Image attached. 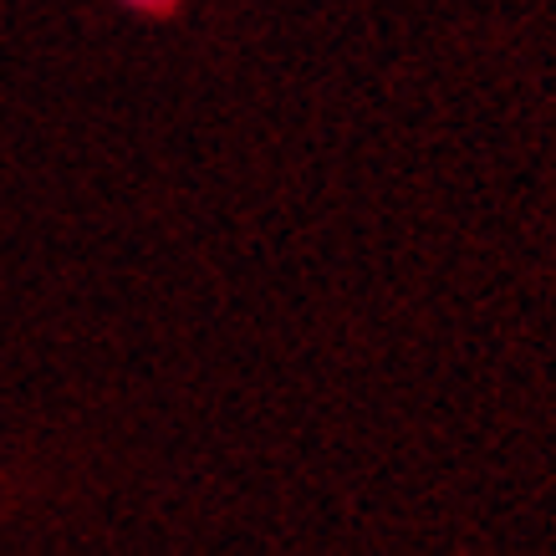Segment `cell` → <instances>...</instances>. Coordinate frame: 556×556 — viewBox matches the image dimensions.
I'll return each instance as SVG.
<instances>
[{
  "mask_svg": "<svg viewBox=\"0 0 556 556\" xmlns=\"http://www.w3.org/2000/svg\"><path fill=\"white\" fill-rule=\"evenodd\" d=\"M128 5H138V11H169L174 0H128Z\"/></svg>",
  "mask_w": 556,
  "mask_h": 556,
  "instance_id": "1",
  "label": "cell"
}]
</instances>
